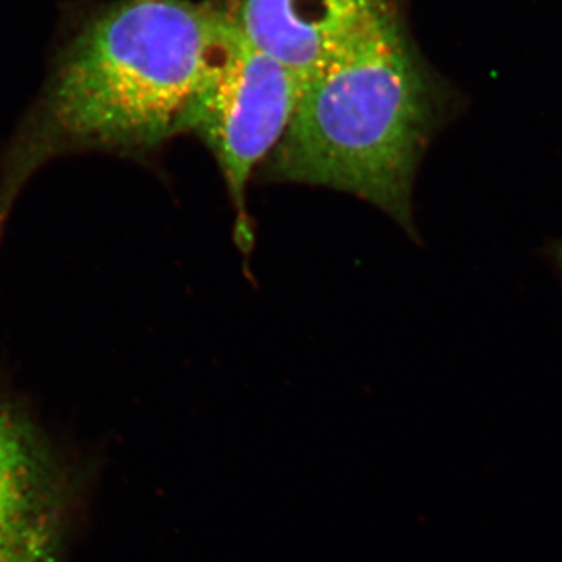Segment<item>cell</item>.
<instances>
[{"mask_svg":"<svg viewBox=\"0 0 562 562\" xmlns=\"http://www.w3.org/2000/svg\"><path fill=\"white\" fill-rule=\"evenodd\" d=\"M228 16L191 0H121L81 22L0 169V239L14 201L70 151L140 155L188 133Z\"/></svg>","mask_w":562,"mask_h":562,"instance_id":"6da1fadb","label":"cell"},{"mask_svg":"<svg viewBox=\"0 0 562 562\" xmlns=\"http://www.w3.org/2000/svg\"><path fill=\"white\" fill-rule=\"evenodd\" d=\"M461 94L436 76L392 10L303 87L266 180L349 192L417 239L413 191Z\"/></svg>","mask_w":562,"mask_h":562,"instance_id":"7a4b0ae2","label":"cell"},{"mask_svg":"<svg viewBox=\"0 0 562 562\" xmlns=\"http://www.w3.org/2000/svg\"><path fill=\"white\" fill-rule=\"evenodd\" d=\"M302 90L301 81L247 43L228 16L188 132L216 158L247 238V187L290 127Z\"/></svg>","mask_w":562,"mask_h":562,"instance_id":"3957f363","label":"cell"},{"mask_svg":"<svg viewBox=\"0 0 562 562\" xmlns=\"http://www.w3.org/2000/svg\"><path fill=\"white\" fill-rule=\"evenodd\" d=\"M65 476L38 428L0 395V562H60Z\"/></svg>","mask_w":562,"mask_h":562,"instance_id":"277c9868","label":"cell"},{"mask_svg":"<svg viewBox=\"0 0 562 562\" xmlns=\"http://www.w3.org/2000/svg\"><path fill=\"white\" fill-rule=\"evenodd\" d=\"M392 10L387 0H239L231 18L303 88Z\"/></svg>","mask_w":562,"mask_h":562,"instance_id":"5b68a950","label":"cell"},{"mask_svg":"<svg viewBox=\"0 0 562 562\" xmlns=\"http://www.w3.org/2000/svg\"><path fill=\"white\" fill-rule=\"evenodd\" d=\"M552 255L554 265H557V268L560 269L562 276V241L554 244Z\"/></svg>","mask_w":562,"mask_h":562,"instance_id":"8992f818","label":"cell"}]
</instances>
